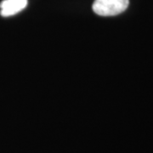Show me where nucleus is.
<instances>
[{"label":"nucleus","instance_id":"f257e3e1","mask_svg":"<svg viewBox=\"0 0 153 153\" xmlns=\"http://www.w3.org/2000/svg\"><path fill=\"white\" fill-rule=\"evenodd\" d=\"M129 0H94L93 10L101 16H114L124 12Z\"/></svg>","mask_w":153,"mask_h":153},{"label":"nucleus","instance_id":"f03ea898","mask_svg":"<svg viewBox=\"0 0 153 153\" xmlns=\"http://www.w3.org/2000/svg\"><path fill=\"white\" fill-rule=\"evenodd\" d=\"M27 0H3L0 3V15L12 16L23 10L27 5Z\"/></svg>","mask_w":153,"mask_h":153}]
</instances>
